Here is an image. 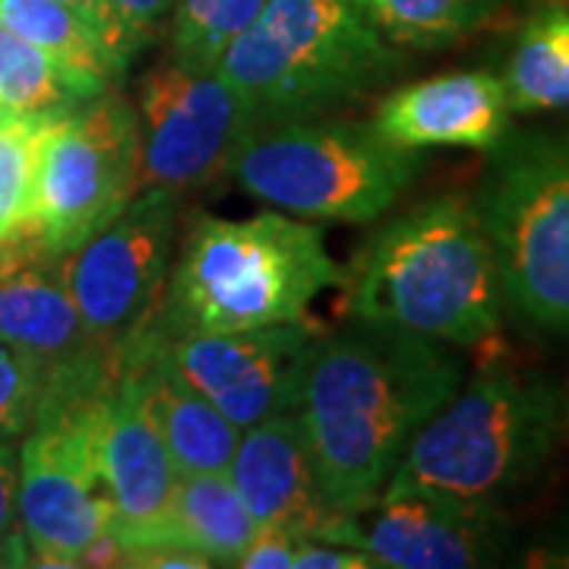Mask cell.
Masks as SVG:
<instances>
[{
	"label": "cell",
	"instance_id": "cb8c5ba5",
	"mask_svg": "<svg viewBox=\"0 0 569 569\" xmlns=\"http://www.w3.org/2000/svg\"><path fill=\"white\" fill-rule=\"evenodd\" d=\"M48 118H10L0 123V238L17 244L32 238L36 178Z\"/></svg>",
	"mask_w": 569,
	"mask_h": 569
},
{
	"label": "cell",
	"instance_id": "1f68e13d",
	"mask_svg": "<svg viewBox=\"0 0 569 569\" xmlns=\"http://www.w3.org/2000/svg\"><path fill=\"white\" fill-rule=\"evenodd\" d=\"M63 7H70L80 20H86L92 26V32L102 39L104 51H108V58L114 63V73H118V80H121V67H118V58H114V26H111V10H108V0H58Z\"/></svg>",
	"mask_w": 569,
	"mask_h": 569
},
{
	"label": "cell",
	"instance_id": "d4e9b609",
	"mask_svg": "<svg viewBox=\"0 0 569 569\" xmlns=\"http://www.w3.org/2000/svg\"><path fill=\"white\" fill-rule=\"evenodd\" d=\"M48 367L36 355L0 339V437H22L39 415Z\"/></svg>",
	"mask_w": 569,
	"mask_h": 569
},
{
	"label": "cell",
	"instance_id": "9a60e30c",
	"mask_svg": "<svg viewBox=\"0 0 569 569\" xmlns=\"http://www.w3.org/2000/svg\"><path fill=\"white\" fill-rule=\"evenodd\" d=\"M0 339L36 355L48 373L111 358L82 326L67 288L63 257L32 238L10 244L0 266Z\"/></svg>",
	"mask_w": 569,
	"mask_h": 569
},
{
	"label": "cell",
	"instance_id": "d590c367",
	"mask_svg": "<svg viewBox=\"0 0 569 569\" xmlns=\"http://www.w3.org/2000/svg\"><path fill=\"white\" fill-rule=\"evenodd\" d=\"M567 430H569V392H567Z\"/></svg>",
	"mask_w": 569,
	"mask_h": 569
},
{
	"label": "cell",
	"instance_id": "603a6c76",
	"mask_svg": "<svg viewBox=\"0 0 569 569\" xmlns=\"http://www.w3.org/2000/svg\"><path fill=\"white\" fill-rule=\"evenodd\" d=\"M266 3L269 0H174L168 17L171 61L190 70H212Z\"/></svg>",
	"mask_w": 569,
	"mask_h": 569
},
{
	"label": "cell",
	"instance_id": "d6a6232c",
	"mask_svg": "<svg viewBox=\"0 0 569 569\" xmlns=\"http://www.w3.org/2000/svg\"><path fill=\"white\" fill-rule=\"evenodd\" d=\"M13 567H32V563H29V548H26L22 531H17V535H10V538L0 541V569Z\"/></svg>",
	"mask_w": 569,
	"mask_h": 569
},
{
	"label": "cell",
	"instance_id": "4dcf8cb0",
	"mask_svg": "<svg viewBox=\"0 0 569 569\" xmlns=\"http://www.w3.org/2000/svg\"><path fill=\"white\" fill-rule=\"evenodd\" d=\"M17 481H20V449L0 437V541L20 531L17 519Z\"/></svg>",
	"mask_w": 569,
	"mask_h": 569
},
{
	"label": "cell",
	"instance_id": "836d02e7",
	"mask_svg": "<svg viewBox=\"0 0 569 569\" xmlns=\"http://www.w3.org/2000/svg\"><path fill=\"white\" fill-rule=\"evenodd\" d=\"M7 253H10V244H7V241L0 238V266H3V260H7Z\"/></svg>",
	"mask_w": 569,
	"mask_h": 569
},
{
	"label": "cell",
	"instance_id": "4fadbf2b",
	"mask_svg": "<svg viewBox=\"0 0 569 569\" xmlns=\"http://www.w3.org/2000/svg\"><path fill=\"white\" fill-rule=\"evenodd\" d=\"M92 452L111 503V535L121 548L181 545L171 526L178 468L142 402L133 373L123 365L99 396L92 415Z\"/></svg>",
	"mask_w": 569,
	"mask_h": 569
},
{
	"label": "cell",
	"instance_id": "f546056e",
	"mask_svg": "<svg viewBox=\"0 0 569 569\" xmlns=\"http://www.w3.org/2000/svg\"><path fill=\"white\" fill-rule=\"evenodd\" d=\"M123 567L137 569H209V557L183 545H146L123 550Z\"/></svg>",
	"mask_w": 569,
	"mask_h": 569
},
{
	"label": "cell",
	"instance_id": "ac0fdd59",
	"mask_svg": "<svg viewBox=\"0 0 569 569\" xmlns=\"http://www.w3.org/2000/svg\"><path fill=\"white\" fill-rule=\"evenodd\" d=\"M171 526L174 538L209 557L212 567H234L260 529L228 471H178L171 490Z\"/></svg>",
	"mask_w": 569,
	"mask_h": 569
},
{
	"label": "cell",
	"instance_id": "ffe728a7",
	"mask_svg": "<svg viewBox=\"0 0 569 569\" xmlns=\"http://www.w3.org/2000/svg\"><path fill=\"white\" fill-rule=\"evenodd\" d=\"M500 80L512 114L569 111V7H541L522 26Z\"/></svg>",
	"mask_w": 569,
	"mask_h": 569
},
{
	"label": "cell",
	"instance_id": "6da1fadb",
	"mask_svg": "<svg viewBox=\"0 0 569 569\" xmlns=\"http://www.w3.org/2000/svg\"><path fill=\"white\" fill-rule=\"evenodd\" d=\"M456 348L387 323L348 320L313 339L301 380L317 485L332 512L370 507L411 437L462 387Z\"/></svg>",
	"mask_w": 569,
	"mask_h": 569
},
{
	"label": "cell",
	"instance_id": "e0dca14e",
	"mask_svg": "<svg viewBox=\"0 0 569 569\" xmlns=\"http://www.w3.org/2000/svg\"><path fill=\"white\" fill-rule=\"evenodd\" d=\"M121 365L133 373L152 421L162 433L178 471H228L241 440L234 427L206 396L164 365L152 348L130 342Z\"/></svg>",
	"mask_w": 569,
	"mask_h": 569
},
{
	"label": "cell",
	"instance_id": "e575fe53",
	"mask_svg": "<svg viewBox=\"0 0 569 569\" xmlns=\"http://www.w3.org/2000/svg\"><path fill=\"white\" fill-rule=\"evenodd\" d=\"M10 118H20V114H10V111H3V108H0V123H7Z\"/></svg>",
	"mask_w": 569,
	"mask_h": 569
},
{
	"label": "cell",
	"instance_id": "5bb4252c",
	"mask_svg": "<svg viewBox=\"0 0 569 569\" xmlns=\"http://www.w3.org/2000/svg\"><path fill=\"white\" fill-rule=\"evenodd\" d=\"M370 127L392 146L478 149L488 152L512 127L507 89L497 73L459 70L392 89L377 104Z\"/></svg>",
	"mask_w": 569,
	"mask_h": 569
},
{
	"label": "cell",
	"instance_id": "7a4b0ae2",
	"mask_svg": "<svg viewBox=\"0 0 569 569\" xmlns=\"http://www.w3.org/2000/svg\"><path fill=\"white\" fill-rule=\"evenodd\" d=\"M346 320L387 323L452 348L488 342L507 295L478 206L437 193L373 231L342 269Z\"/></svg>",
	"mask_w": 569,
	"mask_h": 569
},
{
	"label": "cell",
	"instance_id": "9c48e42d",
	"mask_svg": "<svg viewBox=\"0 0 569 569\" xmlns=\"http://www.w3.org/2000/svg\"><path fill=\"white\" fill-rule=\"evenodd\" d=\"M178 190L140 187L102 231L63 257L89 339L118 361L159 310L178 253Z\"/></svg>",
	"mask_w": 569,
	"mask_h": 569
},
{
	"label": "cell",
	"instance_id": "484cf974",
	"mask_svg": "<svg viewBox=\"0 0 569 569\" xmlns=\"http://www.w3.org/2000/svg\"><path fill=\"white\" fill-rule=\"evenodd\" d=\"M171 7L174 0H108L114 26V58L121 73L159 36V26L171 17Z\"/></svg>",
	"mask_w": 569,
	"mask_h": 569
},
{
	"label": "cell",
	"instance_id": "d6986e66",
	"mask_svg": "<svg viewBox=\"0 0 569 569\" xmlns=\"http://www.w3.org/2000/svg\"><path fill=\"white\" fill-rule=\"evenodd\" d=\"M111 82L67 67L0 22V108L20 118L67 114L99 99Z\"/></svg>",
	"mask_w": 569,
	"mask_h": 569
},
{
	"label": "cell",
	"instance_id": "8d00e7d4",
	"mask_svg": "<svg viewBox=\"0 0 569 569\" xmlns=\"http://www.w3.org/2000/svg\"><path fill=\"white\" fill-rule=\"evenodd\" d=\"M358 3H361V0H358Z\"/></svg>",
	"mask_w": 569,
	"mask_h": 569
},
{
	"label": "cell",
	"instance_id": "4316f807",
	"mask_svg": "<svg viewBox=\"0 0 569 569\" xmlns=\"http://www.w3.org/2000/svg\"><path fill=\"white\" fill-rule=\"evenodd\" d=\"M301 535L279 529V526H260L257 535L250 538L244 553L238 557V569H291L295 548H298Z\"/></svg>",
	"mask_w": 569,
	"mask_h": 569
},
{
	"label": "cell",
	"instance_id": "8fae6325",
	"mask_svg": "<svg viewBox=\"0 0 569 569\" xmlns=\"http://www.w3.org/2000/svg\"><path fill=\"white\" fill-rule=\"evenodd\" d=\"M317 329L307 320L234 332H181L133 342L152 348L234 427H253L301 402V380Z\"/></svg>",
	"mask_w": 569,
	"mask_h": 569
},
{
	"label": "cell",
	"instance_id": "44dd1931",
	"mask_svg": "<svg viewBox=\"0 0 569 569\" xmlns=\"http://www.w3.org/2000/svg\"><path fill=\"white\" fill-rule=\"evenodd\" d=\"M507 0H361L396 48L440 51L485 29Z\"/></svg>",
	"mask_w": 569,
	"mask_h": 569
},
{
	"label": "cell",
	"instance_id": "52a82bcc",
	"mask_svg": "<svg viewBox=\"0 0 569 569\" xmlns=\"http://www.w3.org/2000/svg\"><path fill=\"white\" fill-rule=\"evenodd\" d=\"M421 168L425 152L392 146L370 121L323 114L253 127L228 174L253 200L295 219L365 224L399 203Z\"/></svg>",
	"mask_w": 569,
	"mask_h": 569
},
{
	"label": "cell",
	"instance_id": "f1b7e54d",
	"mask_svg": "<svg viewBox=\"0 0 569 569\" xmlns=\"http://www.w3.org/2000/svg\"><path fill=\"white\" fill-rule=\"evenodd\" d=\"M291 569H377V563L365 550L336 545V541H320V538H301L295 548Z\"/></svg>",
	"mask_w": 569,
	"mask_h": 569
},
{
	"label": "cell",
	"instance_id": "83f0119b",
	"mask_svg": "<svg viewBox=\"0 0 569 569\" xmlns=\"http://www.w3.org/2000/svg\"><path fill=\"white\" fill-rule=\"evenodd\" d=\"M512 563L531 569H569V509L538 531L529 545L516 553Z\"/></svg>",
	"mask_w": 569,
	"mask_h": 569
},
{
	"label": "cell",
	"instance_id": "ba28073f",
	"mask_svg": "<svg viewBox=\"0 0 569 569\" xmlns=\"http://www.w3.org/2000/svg\"><path fill=\"white\" fill-rule=\"evenodd\" d=\"M140 190L137 108L114 89L54 114L44 130L32 241L67 257L102 231Z\"/></svg>",
	"mask_w": 569,
	"mask_h": 569
},
{
	"label": "cell",
	"instance_id": "277c9868",
	"mask_svg": "<svg viewBox=\"0 0 569 569\" xmlns=\"http://www.w3.org/2000/svg\"><path fill=\"white\" fill-rule=\"evenodd\" d=\"M567 430V392L541 373L485 365L402 452L380 497L433 493L503 507L538 485Z\"/></svg>",
	"mask_w": 569,
	"mask_h": 569
},
{
	"label": "cell",
	"instance_id": "8992f818",
	"mask_svg": "<svg viewBox=\"0 0 569 569\" xmlns=\"http://www.w3.org/2000/svg\"><path fill=\"white\" fill-rule=\"evenodd\" d=\"M500 263L507 307L569 339V118L509 127L471 193Z\"/></svg>",
	"mask_w": 569,
	"mask_h": 569
},
{
	"label": "cell",
	"instance_id": "7c38bea8",
	"mask_svg": "<svg viewBox=\"0 0 569 569\" xmlns=\"http://www.w3.org/2000/svg\"><path fill=\"white\" fill-rule=\"evenodd\" d=\"M313 538L365 550L377 569H475L503 563L512 519L503 507L402 493L332 512Z\"/></svg>",
	"mask_w": 569,
	"mask_h": 569
},
{
	"label": "cell",
	"instance_id": "2e32d148",
	"mask_svg": "<svg viewBox=\"0 0 569 569\" xmlns=\"http://www.w3.org/2000/svg\"><path fill=\"white\" fill-rule=\"evenodd\" d=\"M228 478L257 526H279L313 538L332 516L317 485L313 452L298 408L244 427Z\"/></svg>",
	"mask_w": 569,
	"mask_h": 569
},
{
	"label": "cell",
	"instance_id": "5b68a950",
	"mask_svg": "<svg viewBox=\"0 0 569 569\" xmlns=\"http://www.w3.org/2000/svg\"><path fill=\"white\" fill-rule=\"evenodd\" d=\"M399 67V48L358 0H269L216 63L257 127L336 114Z\"/></svg>",
	"mask_w": 569,
	"mask_h": 569
},
{
	"label": "cell",
	"instance_id": "30bf717a",
	"mask_svg": "<svg viewBox=\"0 0 569 569\" xmlns=\"http://www.w3.org/2000/svg\"><path fill=\"white\" fill-rule=\"evenodd\" d=\"M140 187L190 190L228 174V164L257 127L244 96L212 70L168 61L137 89Z\"/></svg>",
	"mask_w": 569,
	"mask_h": 569
},
{
	"label": "cell",
	"instance_id": "7402d4cb",
	"mask_svg": "<svg viewBox=\"0 0 569 569\" xmlns=\"http://www.w3.org/2000/svg\"><path fill=\"white\" fill-rule=\"evenodd\" d=\"M0 22L67 67L104 82H118L102 39L89 22L58 0H0Z\"/></svg>",
	"mask_w": 569,
	"mask_h": 569
},
{
	"label": "cell",
	"instance_id": "3957f363",
	"mask_svg": "<svg viewBox=\"0 0 569 569\" xmlns=\"http://www.w3.org/2000/svg\"><path fill=\"white\" fill-rule=\"evenodd\" d=\"M342 282L317 222L266 209L250 219L200 216L164 282L149 336L234 332L307 320ZM140 332V336H142Z\"/></svg>",
	"mask_w": 569,
	"mask_h": 569
}]
</instances>
